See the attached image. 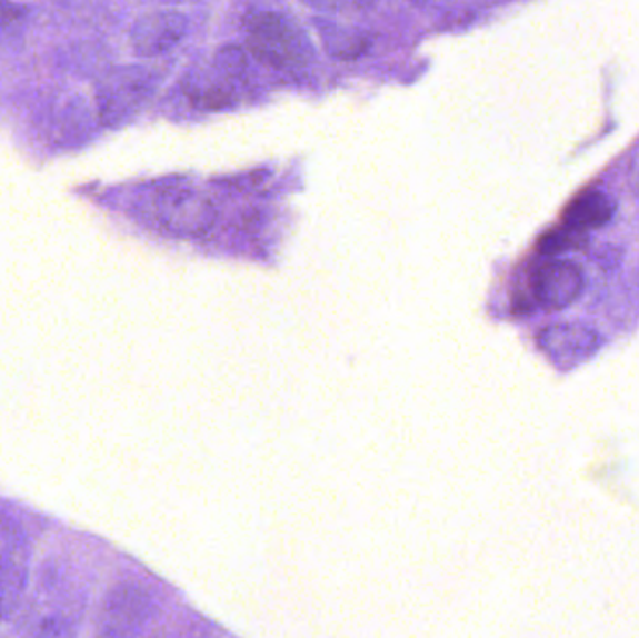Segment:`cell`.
<instances>
[{
	"label": "cell",
	"mask_w": 639,
	"mask_h": 638,
	"mask_svg": "<svg viewBox=\"0 0 639 638\" xmlns=\"http://www.w3.org/2000/svg\"><path fill=\"white\" fill-rule=\"evenodd\" d=\"M251 53L276 70H301L312 62L311 40L293 19L277 12H257L243 21Z\"/></svg>",
	"instance_id": "6da1fadb"
},
{
	"label": "cell",
	"mask_w": 639,
	"mask_h": 638,
	"mask_svg": "<svg viewBox=\"0 0 639 638\" xmlns=\"http://www.w3.org/2000/svg\"><path fill=\"white\" fill-rule=\"evenodd\" d=\"M158 73L144 66H126L111 71L96 92L101 124L109 128L133 119L158 89Z\"/></svg>",
	"instance_id": "7a4b0ae2"
},
{
	"label": "cell",
	"mask_w": 639,
	"mask_h": 638,
	"mask_svg": "<svg viewBox=\"0 0 639 638\" xmlns=\"http://www.w3.org/2000/svg\"><path fill=\"white\" fill-rule=\"evenodd\" d=\"M29 539L12 519L0 517V621L19 609L29 586Z\"/></svg>",
	"instance_id": "3957f363"
},
{
	"label": "cell",
	"mask_w": 639,
	"mask_h": 638,
	"mask_svg": "<svg viewBox=\"0 0 639 638\" xmlns=\"http://www.w3.org/2000/svg\"><path fill=\"white\" fill-rule=\"evenodd\" d=\"M537 343L553 366L570 371L597 355L602 349L605 339L589 326L561 322L540 331Z\"/></svg>",
	"instance_id": "277c9868"
},
{
	"label": "cell",
	"mask_w": 639,
	"mask_h": 638,
	"mask_svg": "<svg viewBox=\"0 0 639 638\" xmlns=\"http://www.w3.org/2000/svg\"><path fill=\"white\" fill-rule=\"evenodd\" d=\"M159 221L183 235L204 232L213 221L216 210L204 196L182 186H164L153 196Z\"/></svg>",
	"instance_id": "5b68a950"
},
{
	"label": "cell",
	"mask_w": 639,
	"mask_h": 638,
	"mask_svg": "<svg viewBox=\"0 0 639 638\" xmlns=\"http://www.w3.org/2000/svg\"><path fill=\"white\" fill-rule=\"evenodd\" d=\"M586 279L580 268L570 260L553 259L542 262L531 276L535 300L546 311H561L580 298Z\"/></svg>",
	"instance_id": "8992f818"
},
{
	"label": "cell",
	"mask_w": 639,
	"mask_h": 638,
	"mask_svg": "<svg viewBox=\"0 0 639 638\" xmlns=\"http://www.w3.org/2000/svg\"><path fill=\"white\" fill-rule=\"evenodd\" d=\"M188 32V19L180 12L148 13L131 29V48L139 59H158L170 53Z\"/></svg>",
	"instance_id": "52a82bcc"
},
{
	"label": "cell",
	"mask_w": 639,
	"mask_h": 638,
	"mask_svg": "<svg viewBox=\"0 0 639 638\" xmlns=\"http://www.w3.org/2000/svg\"><path fill=\"white\" fill-rule=\"evenodd\" d=\"M150 601L147 591L136 585H120L112 588L101 607V620L98 635L122 637L133 635L137 626L147 620Z\"/></svg>",
	"instance_id": "ba28073f"
},
{
	"label": "cell",
	"mask_w": 639,
	"mask_h": 638,
	"mask_svg": "<svg viewBox=\"0 0 639 638\" xmlns=\"http://www.w3.org/2000/svg\"><path fill=\"white\" fill-rule=\"evenodd\" d=\"M616 201L600 190H587L565 208L563 221L576 231L602 229L616 216Z\"/></svg>",
	"instance_id": "9c48e42d"
},
{
	"label": "cell",
	"mask_w": 639,
	"mask_h": 638,
	"mask_svg": "<svg viewBox=\"0 0 639 638\" xmlns=\"http://www.w3.org/2000/svg\"><path fill=\"white\" fill-rule=\"evenodd\" d=\"M317 27L328 53L337 59H356L369 48V40L361 30L350 29L328 19H317Z\"/></svg>",
	"instance_id": "30bf717a"
},
{
	"label": "cell",
	"mask_w": 639,
	"mask_h": 638,
	"mask_svg": "<svg viewBox=\"0 0 639 638\" xmlns=\"http://www.w3.org/2000/svg\"><path fill=\"white\" fill-rule=\"evenodd\" d=\"M583 243H586V232L576 231L569 225H563L561 229L546 232L545 237L540 238L539 248L545 255L558 257L565 251L580 249Z\"/></svg>",
	"instance_id": "8fae6325"
},
{
	"label": "cell",
	"mask_w": 639,
	"mask_h": 638,
	"mask_svg": "<svg viewBox=\"0 0 639 638\" xmlns=\"http://www.w3.org/2000/svg\"><path fill=\"white\" fill-rule=\"evenodd\" d=\"M213 66H216L223 76L236 81V79H240L247 71L246 51H241V49L236 48V46H227V48L219 49Z\"/></svg>",
	"instance_id": "7c38bea8"
},
{
	"label": "cell",
	"mask_w": 639,
	"mask_h": 638,
	"mask_svg": "<svg viewBox=\"0 0 639 638\" xmlns=\"http://www.w3.org/2000/svg\"><path fill=\"white\" fill-rule=\"evenodd\" d=\"M34 635L38 637H73L77 635L76 624L68 616L54 615L43 620L36 627Z\"/></svg>",
	"instance_id": "4fadbf2b"
},
{
	"label": "cell",
	"mask_w": 639,
	"mask_h": 638,
	"mask_svg": "<svg viewBox=\"0 0 639 638\" xmlns=\"http://www.w3.org/2000/svg\"><path fill=\"white\" fill-rule=\"evenodd\" d=\"M309 7L329 13H353L361 12L370 7L372 0H303Z\"/></svg>",
	"instance_id": "5bb4252c"
},
{
	"label": "cell",
	"mask_w": 639,
	"mask_h": 638,
	"mask_svg": "<svg viewBox=\"0 0 639 638\" xmlns=\"http://www.w3.org/2000/svg\"><path fill=\"white\" fill-rule=\"evenodd\" d=\"M23 8L16 7L10 0H0V40L12 36L13 30L19 29L23 23Z\"/></svg>",
	"instance_id": "9a60e30c"
},
{
	"label": "cell",
	"mask_w": 639,
	"mask_h": 638,
	"mask_svg": "<svg viewBox=\"0 0 639 638\" xmlns=\"http://www.w3.org/2000/svg\"><path fill=\"white\" fill-rule=\"evenodd\" d=\"M169 2H180V0H169Z\"/></svg>",
	"instance_id": "2e32d148"
}]
</instances>
